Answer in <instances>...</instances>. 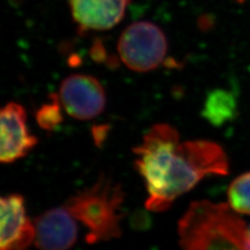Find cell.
Wrapping results in <instances>:
<instances>
[{
  "instance_id": "6da1fadb",
  "label": "cell",
  "mask_w": 250,
  "mask_h": 250,
  "mask_svg": "<svg viewBox=\"0 0 250 250\" xmlns=\"http://www.w3.org/2000/svg\"><path fill=\"white\" fill-rule=\"evenodd\" d=\"M134 167L143 177L148 197L146 208L154 212L169 209L174 200L207 176L229 173L223 147L207 140L180 142L170 125H155L133 149Z\"/></svg>"
},
{
  "instance_id": "7a4b0ae2",
  "label": "cell",
  "mask_w": 250,
  "mask_h": 250,
  "mask_svg": "<svg viewBox=\"0 0 250 250\" xmlns=\"http://www.w3.org/2000/svg\"><path fill=\"white\" fill-rule=\"evenodd\" d=\"M229 204L192 202L179 220V244L187 250H249V224Z\"/></svg>"
},
{
  "instance_id": "3957f363",
  "label": "cell",
  "mask_w": 250,
  "mask_h": 250,
  "mask_svg": "<svg viewBox=\"0 0 250 250\" xmlns=\"http://www.w3.org/2000/svg\"><path fill=\"white\" fill-rule=\"evenodd\" d=\"M125 197L122 185L102 173L92 187L76 192L63 206L89 230L86 241H109L123 233Z\"/></svg>"
},
{
  "instance_id": "277c9868",
  "label": "cell",
  "mask_w": 250,
  "mask_h": 250,
  "mask_svg": "<svg viewBox=\"0 0 250 250\" xmlns=\"http://www.w3.org/2000/svg\"><path fill=\"white\" fill-rule=\"evenodd\" d=\"M167 51L165 34L151 21H141L130 24L118 41L120 60L134 72H150L158 68Z\"/></svg>"
},
{
  "instance_id": "5b68a950",
  "label": "cell",
  "mask_w": 250,
  "mask_h": 250,
  "mask_svg": "<svg viewBox=\"0 0 250 250\" xmlns=\"http://www.w3.org/2000/svg\"><path fill=\"white\" fill-rule=\"evenodd\" d=\"M60 101L70 116L88 121L100 115L106 107V93L97 78L86 74H72L62 81Z\"/></svg>"
},
{
  "instance_id": "8992f818",
  "label": "cell",
  "mask_w": 250,
  "mask_h": 250,
  "mask_svg": "<svg viewBox=\"0 0 250 250\" xmlns=\"http://www.w3.org/2000/svg\"><path fill=\"white\" fill-rule=\"evenodd\" d=\"M25 108L15 102L7 103L1 109L0 161L12 163L32 151L38 139L30 134L27 127Z\"/></svg>"
},
{
  "instance_id": "52a82bcc",
  "label": "cell",
  "mask_w": 250,
  "mask_h": 250,
  "mask_svg": "<svg viewBox=\"0 0 250 250\" xmlns=\"http://www.w3.org/2000/svg\"><path fill=\"white\" fill-rule=\"evenodd\" d=\"M36 240V226L26 214L24 198L19 194L1 197V250H21Z\"/></svg>"
},
{
  "instance_id": "ba28073f",
  "label": "cell",
  "mask_w": 250,
  "mask_h": 250,
  "mask_svg": "<svg viewBox=\"0 0 250 250\" xmlns=\"http://www.w3.org/2000/svg\"><path fill=\"white\" fill-rule=\"evenodd\" d=\"M76 219L62 206L50 208L36 217L35 246L45 250H65L75 245L78 237Z\"/></svg>"
},
{
  "instance_id": "9c48e42d",
  "label": "cell",
  "mask_w": 250,
  "mask_h": 250,
  "mask_svg": "<svg viewBox=\"0 0 250 250\" xmlns=\"http://www.w3.org/2000/svg\"><path fill=\"white\" fill-rule=\"evenodd\" d=\"M81 32L106 31L124 19L131 0H68Z\"/></svg>"
},
{
  "instance_id": "30bf717a",
  "label": "cell",
  "mask_w": 250,
  "mask_h": 250,
  "mask_svg": "<svg viewBox=\"0 0 250 250\" xmlns=\"http://www.w3.org/2000/svg\"><path fill=\"white\" fill-rule=\"evenodd\" d=\"M201 114L210 125L222 126L237 116V100L227 90H213L207 96Z\"/></svg>"
},
{
  "instance_id": "8fae6325",
  "label": "cell",
  "mask_w": 250,
  "mask_h": 250,
  "mask_svg": "<svg viewBox=\"0 0 250 250\" xmlns=\"http://www.w3.org/2000/svg\"><path fill=\"white\" fill-rule=\"evenodd\" d=\"M228 204L238 214L250 215V171L234 179L227 191Z\"/></svg>"
},
{
  "instance_id": "7c38bea8",
  "label": "cell",
  "mask_w": 250,
  "mask_h": 250,
  "mask_svg": "<svg viewBox=\"0 0 250 250\" xmlns=\"http://www.w3.org/2000/svg\"><path fill=\"white\" fill-rule=\"evenodd\" d=\"M36 122L45 131L51 132L62 123V103L59 95L51 94L49 101L43 104L36 111Z\"/></svg>"
},
{
  "instance_id": "4fadbf2b",
  "label": "cell",
  "mask_w": 250,
  "mask_h": 250,
  "mask_svg": "<svg viewBox=\"0 0 250 250\" xmlns=\"http://www.w3.org/2000/svg\"><path fill=\"white\" fill-rule=\"evenodd\" d=\"M107 132H108V126L106 125H100L93 128V137L96 145H98L99 146L102 145L107 136Z\"/></svg>"
},
{
  "instance_id": "5bb4252c",
  "label": "cell",
  "mask_w": 250,
  "mask_h": 250,
  "mask_svg": "<svg viewBox=\"0 0 250 250\" xmlns=\"http://www.w3.org/2000/svg\"><path fill=\"white\" fill-rule=\"evenodd\" d=\"M249 237H250V241H249V250H250V224H249Z\"/></svg>"
}]
</instances>
